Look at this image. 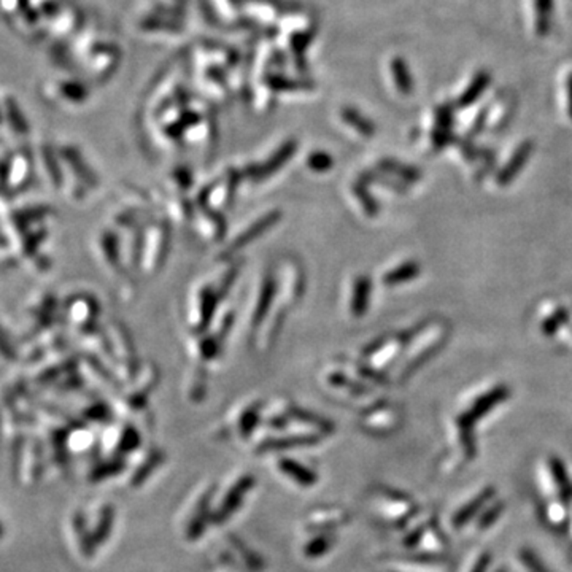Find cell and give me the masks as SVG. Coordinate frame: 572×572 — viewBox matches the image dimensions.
I'll use <instances>...</instances> for the list:
<instances>
[{
    "instance_id": "obj_1",
    "label": "cell",
    "mask_w": 572,
    "mask_h": 572,
    "mask_svg": "<svg viewBox=\"0 0 572 572\" xmlns=\"http://www.w3.org/2000/svg\"><path fill=\"white\" fill-rule=\"evenodd\" d=\"M509 398V390L504 385L501 386H496L493 390H489L488 393L482 394L479 399H475V403L472 404V407L469 408L467 412L461 413L458 420H456V423L460 426V431H461V442H462V447H465L466 455L467 456H474L475 453V442H474V426L477 421H479L482 417H485L487 413H489L493 411V408L504 403Z\"/></svg>"
},
{
    "instance_id": "obj_2",
    "label": "cell",
    "mask_w": 572,
    "mask_h": 572,
    "mask_svg": "<svg viewBox=\"0 0 572 572\" xmlns=\"http://www.w3.org/2000/svg\"><path fill=\"white\" fill-rule=\"evenodd\" d=\"M220 297L221 292L218 291V288H213L210 285L201 286V290L197 291V296L194 297L193 305H191L189 313V319H193V326L196 329H202L208 324L213 317L218 299Z\"/></svg>"
},
{
    "instance_id": "obj_3",
    "label": "cell",
    "mask_w": 572,
    "mask_h": 572,
    "mask_svg": "<svg viewBox=\"0 0 572 572\" xmlns=\"http://www.w3.org/2000/svg\"><path fill=\"white\" fill-rule=\"evenodd\" d=\"M153 237L156 243H153L152 238H148L145 243V250H143V253H145V269L149 274H153L154 270L161 269V264L164 261V253L167 251L166 228L162 226V224H158V226L153 228Z\"/></svg>"
},
{
    "instance_id": "obj_4",
    "label": "cell",
    "mask_w": 572,
    "mask_h": 572,
    "mask_svg": "<svg viewBox=\"0 0 572 572\" xmlns=\"http://www.w3.org/2000/svg\"><path fill=\"white\" fill-rule=\"evenodd\" d=\"M278 218H280V213L270 212V213L263 215L260 220H256L255 223H251L247 228V231H243V233H240L234 238L233 243H231V247H228V253H235V251H238L240 248L247 247V245L253 242L255 238L263 235L270 226H274V224L278 221Z\"/></svg>"
},
{
    "instance_id": "obj_5",
    "label": "cell",
    "mask_w": 572,
    "mask_h": 572,
    "mask_svg": "<svg viewBox=\"0 0 572 572\" xmlns=\"http://www.w3.org/2000/svg\"><path fill=\"white\" fill-rule=\"evenodd\" d=\"M531 152H533V142L528 140V142L521 143V145L515 149V153L512 154V158L509 159L506 167L501 170L496 181H498L502 186L509 185V183L520 174V170L524 167V164H526V161L531 156Z\"/></svg>"
},
{
    "instance_id": "obj_6",
    "label": "cell",
    "mask_w": 572,
    "mask_h": 572,
    "mask_svg": "<svg viewBox=\"0 0 572 572\" xmlns=\"http://www.w3.org/2000/svg\"><path fill=\"white\" fill-rule=\"evenodd\" d=\"M295 152H296V142L295 140L286 142L282 148H278L277 152L270 156L269 161H265L263 166L258 167L256 174L251 175L253 176L251 180H256V181L265 180V176L275 174L277 170L282 169L285 162L288 161L292 154H295Z\"/></svg>"
},
{
    "instance_id": "obj_7",
    "label": "cell",
    "mask_w": 572,
    "mask_h": 572,
    "mask_svg": "<svg viewBox=\"0 0 572 572\" xmlns=\"http://www.w3.org/2000/svg\"><path fill=\"white\" fill-rule=\"evenodd\" d=\"M371 291L372 283L369 277L361 275L358 277L351 288V299H350V312L353 317H363L367 312L371 302Z\"/></svg>"
},
{
    "instance_id": "obj_8",
    "label": "cell",
    "mask_w": 572,
    "mask_h": 572,
    "mask_svg": "<svg viewBox=\"0 0 572 572\" xmlns=\"http://www.w3.org/2000/svg\"><path fill=\"white\" fill-rule=\"evenodd\" d=\"M494 496V488H487L483 489L482 493L477 494V498H474L472 501H469L466 506H462L458 512L455 514L453 517V526L455 528H461L465 526L466 523L471 521V519L480 512V510L487 506L488 501L492 499Z\"/></svg>"
},
{
    "instance_id": "obj_9",
    "label": "cell",
    "mask_w": 572,
    "mask_h": 572,
    "mask_svg": "<svg viewBox=\"0 0 572 572\" xmlns=\"http://www.w3.org/2000/svg\"><path fill=\"white\" fill-rule=\"evenodd\" d=\"M492 83V77H489V73L482 70L479 73H475L474 80L469 83V86L460 95L458 99V107L460 108H466V107H471L472 104H475L477 100H479L480 95L487 91V88Z\"/></svg>"
},
{
    "instance_id": "obj_10",
    "label": "cell",
    "mask_w": 572,
    "mask_h": 572,
    "mask_svg": "<svg viewBox=\"0 0 572 572\" xmlns=\"http://www.w3.org/2000/svg\"><path fill=\"white\" fill-rule=\"evenodd\" d=\"M390 70L398 91L403 95H411L413 92V78L406 60L399 56L393 58L390 63Z\"/></svg>"
},
{
    "instance_id": "obj_11",
    "label": "cell",
    "mask_w": 572,
    "mask_h": 572,
    "mask_svg": "<svg viewBox=\"0 0 572 572\" xmlns=\"http://www.w3.org/2000/svg\"><path fill=\"white\" fill-rule=\"evenodd\" d=\"M452 121H453L452 107L442 105L438 110V115H435V127H434V134H433L434 143L438 148L447 145L448 139H450Z\"/></svg>"
},
{
    "instance_id": "obj_12",
    "label": "cell",
    "mask_w": 572,
    "mask_h": 572,
    "mask_svg": "<svg viewBox=\"0 0 572 572\" xmlns=\"http://www.w3.org/2000/svg\"><path fill=\"white\" fill-rule=\"evenodd\" d=\"M536 10V33L539 37H546L551 31L554 23V0H534Z\"/></svg>"
},
{
    "instance_id": "obj_13",
    "label": "cell",
    "mask_w": 572,
    "mask_h": 572,
    "mask_svg": "<svg viewBox=\"0 0 572 572\" xmlns=\"http://www.w3.org/2000/svg\"><path fill=\"white\" fill-rule=\"evenodd\" d=\"M285 299H288L290 302H296L299 297L302 296L304 291V282H302V272L299 269V265L290 264L286 265L285 270Z\"/></svg>"
},
{
    "instance_id": "obj_14",
    "label": "cell",
    "mask_w": 572,
    "mask_h": 572,
    "mask_svg": "<svg viewBox=\"0 0 572 572\" xmlns=\"http://www.w3.org/2000/svg\"><path fill=\"white\" fill-rule=\"evenodd\" d=\"M420 265L413 261H407L404 264L398 265L396 269H391L383 275V283L386 286H398L407 282H412L413 278L420 275Z\"/></svg>"
},
{
    "instance_id": "obj_15",
    "label": "cell",
    "mask_w": 572,
    "mask_h": 572,
    "mask_svg": "<svg viewBox=\"0 0 572 572\" xmlns=\"http://www.w3.org/2000/svg\"><path fill=\"white\" fill-rule=\"evenodd\" d=\"M340 118H342L351 129H355L359 135H363V137H372V135L376 134V125H374L371 120L363 117V113H359L355 108L350 107L342 108Z\"/></svg>"
},
{
    "instance_id": "obj_16",
    "label": "cell",
    "mask_w": 572,
    "mask_h": 572,
    "mask_svg": "<svg viewBox=\"0 0 572 572\" xmlns=\"http://www.w3.org/2000/svg\"><path fill=\"white\" fill-rule=\"evenodd\" d=\"M550 469H551V475H554L556 487H558V489H560L563 501L568 502L569 499H572V483L569 482L566 467H564L563 461L560 458L554 456V458H550Z\"/></svg>"
},
{
    "instance_id": "obj_17",
    "label": "cell",
    "mask_w": 572,
    "mask_h": 572,
    "mask_svg": "<svg viewBox=\"0 0 572 572\" xmlns=\"http://www.w3.org/2000/svg\"><path fill=\"white\" fill-rule=\"evenodd\" d=\"M380 169H383L390 174H394L396 176H399V179L407 180V181H415V180H418V176H420V172L417 169L407 167L404 164H399V162L388 161V159L380 162Z\"/></svg>"
},
{
    "instance_id": "obj_18",
    "label": "cell",
    "mask_w": 572,
    "mask_h": 572,
    "mask_svg": "<svg viewBox=\"0 0 572 572\" xmlns=\"http://www.w3.org/2000/svg\"><path fill=\"white\" fill-rule=\"evenodd\" d=\"M269 86L274 91H307L309 88L313 85L307 83V81H299V80H288L283 77H274L269 78Z\"/></svg>"
},
{
    "instance_id": "obj_19",
    "label": "cell",
    "mask_w": 572,
    "mask_h": 572,
    "mask_svg": "<svg viewBox=\"0 0 572 572\" xmlns=\"http://www.w3.org/2000/svg\"><path fill=\"white\" fill-rule=\"evenodd\" d=\"M353 194H355L356 197H359L361 206H363L364 212L367 215H376L377 213V210H378L377 202L374 201V197L369 194V191L366 189V186L363 185V183L359 181V183H355V185H353Z\"/></svg>"
},
{
    "instance_id": "obj_20",
    "label": "cell",
    "mask_w": 572,
    "mask_h": 572,
    "mask_svg": "<svg viewBox=\"0 0 572 572\" xmlns=\"http://www.w3.org/2000/svg\"><path fill=\"white\" fill-rule=\"evenodd\" d=\"M307 166L310 170L317 174H323L326 170H329L332 167V158L329 154H326L324 152H313L309 159H307Z\"/></svg>"
},
{
    "instance_id": "obj_21",
    "label": "cell",
    "mask_w": 572,
    "mask_h": 572,
    "mask_svg": "<svg viewBox=\"0 0 572 572\" xmlns=\"http://www.w3.org/2000/svg\"><path fill=\"white\" fill-rule=\"evenodd\" d=\"M566 318H568V313L566 310H556L554 315H550L546 322L542 323V332L546 334V336H554V334L561 328V326L566 323Z\"/></svg>"
},
{
    "instance_id": "obj_22",
    "label": "cell",
    "mask_w": 572,
    "mask_h": 572,
    "mask_svg": "<svg viewBox=\"0 0 572 572\" xmlns=\"http://www.w3.org/2000/svg\"><path fill=\"white\" fill-rule=\"evenodd\" d=\"M502 510H504V502H501V501L493 504V506L489 509H487L485 512L482 514L480 520H479V529H487V528L492 526V524L499 519V515L502 514Z\"/></svg>"
},
{
    "instance_id": "obj_23",
    "label": "cell",
    "mask_w": 572,
    "mask_h": 572,
    "mask_svg": "<svg viewBox=\"0 0 572 572\" xmlns=\"http://www.w3.org/2000/svg\"><path fill=\"white\" fill-rule=\"evenodd\" d=\"M520 558H521V561H523L524 566L529 569V572H550L546 568V564H544L539 560V556H537L536 554H533V551L528 550V549H524V550L520 551Z\"/></svg>"
},
{
    "instance_id": "obj_24",
    "label": "cell",
    "mask_w": 572,
    "mask_h": 572,
    "mask_svg": "<svg viewBox=\"0 0 572 572\" xmlns=\"http://www.w3.org/2000/svg\"><path fill=\"white\" fill-rule=\"evenodd\" d=\"M489 563H492V555L489 554H483L480 555L479 560L474 564V568L471 572H487Z\"/></svg>"
},
{
    "instance_id": "obj_25",
    "label": "cell",
    "mask_w": 572,
    "mask_h": 572,
    "mask_svg": "<svg viewBox=\"0 0 572 572\" xmlns=\"http://www.w3.org/2000/svg\"><path fill=\"white\" fill-rule=\"evenodd\" d=\"M566 92H568V113H569V118L572 120V72L569 73L568 81H566Z\"/></svg>"
},
{
    "instance_id": "obj_26",
    "label": "cell",
    "mask_w": 572,
    "mask_h": 572,
    "mask_svg": "<svg viewBox=\"0 0 572 572\" xmlns=\"http://www.w3.org/2000/svg\"><path fill=\"white\" fill-rule=\"evenodd\" d=\"M498 572H504V569H499V571H498Z\"/></svg>"
}]
</instances>
